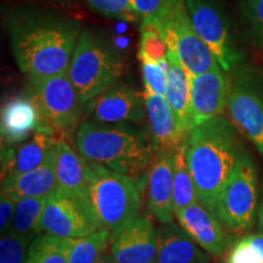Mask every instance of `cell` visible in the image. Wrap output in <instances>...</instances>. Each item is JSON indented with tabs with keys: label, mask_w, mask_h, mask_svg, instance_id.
<instances>
[{
	"label": "cell",
	"mask_w": 263,
	"mask_h": 263,
	"mask_svg": "<svg viewBox=\"0 0 263 263\" xmlns=\"http://www.w3.org/2000/svg\"><path fill=\"white\" fill-rule=\"evenodd\" d=\"M173 186L176 212L200 201L186 160L185 141L173 153Z\"/></svg>",
	"instance_id": "d4e9b609"
},
{
	"label": "cell",
	"mask_w": 263,
	"mask_h": 263,
	"mask_svg": "<svg viewBox=\"0 0 263 263\" xmlns=\"http://www.w3.org/2000/svg\"><path fill=\"white\" fill-rule=\"evenodd\" d=\"M85 110L90 121L99 123H138L146 118L144 94L124 83H117L91 99L85 104Z\"/></svg>",
	"instance_id": "8fae6325"
},
{
	"label": "cell",
	"mask_w": 263,
	"mask_h": 263,
	"mask_svg": "<svg viewBox=\"0 0 263 263\" xmlns=\"http://www.w3.org/2000/svg\"><path fill=\"white\" fill-rule=\"evenodd\" d=\"M159 252L156 263H211L210 256L178 223H166L157 229Z\"/></svg>",
	"instance_id": "ffe728a7"
},
{
	"label": "cell",
	"mask_w": 263,
	"mask_h": 263,
	"mask_svg": "<svg viewBox=\"0 0 263 263\" xmlns=\"http://www.w3.org/2000/svg\"><path fill=\"white\" fill-rule=\"evenodd\" d=\"M176 221L186 234L206 252L213 256H221L228 249L223 223L216 213L201 201H197L174 213Z\"/></svg>",
	"instance_id": "9a60e30c"
},
{
	"label": "cell",
	"mask_w": 263,
	"mask_h": 263,
	"mask_svg": "<svg viewBox=\"0 0 263 263\" xmlns=\"http://www.w3.org/2000/svg\"><path fill=\"white\" fill-rule=\"evenodd\" d=\"M140 66L145 87L144 90L164 95L167 84V66L147 60H140Z\"/></svg>",
	"instance_id": "1f68e13d"
},
{
	"label": "cell",
	"mask_w": 263,
	"mask_h": 263,
	"mask_svg": "<svg viewBox=\"0 0 263 263\" xmlns=\"http://www.w3.org/2000/svg\"><path fill=\"white\" fill-rule=\"evenodd\" d=\"M68 263H97L111 242V233L100 228L83 238H60Z\"/></svg>",
	"instance_id": "cb8c5ba5"
},
{
	"label": "cell",
	"mask_w": 263,
	"mask_h": 263,
	"mask_svg": "<svg viewBox=\"0 0 263 263\" xmlns=\"http://www.w3.org/2000/svg\"><path fill=\"white\" fill-rule=\"evenodd\" d=\"M159 27L162 29L170 50L176 52L190 76H199L221 68L215 55L194 28L185 0L176 3Z\"/></svg>",
	"instance_id": "52a82bcc"
},
{
	"label": "cell",
	"mask_w": 263,
	"mask_h": 263,
	"mask_svg": "<svg viewBox=\"0 0 263 263\" xmlns=\"http://www.w3.org/2000/svg\"><path fill=\"white\" fill-rule=\"evenodd\" d=\"M167 84L164 97L176 114L180 130L188 137L193 129L190 108V74L186 72L176 52L170 50L167 57Z\"/></svg>",
	"instance_id": "7402d4cb"
},
{
	"label": "cell",
	"mask_w": 263,
	"mask_h": 263,
	"mask_svg": "<svg viewBox=\"0 0 263 263\" xmlns=\"http://www.w3.org/2000/svg\"><path fill=\"white\" fill-rule=\"evenodd\" d=\"M138 183L129 176L87 161L90 206L99 224L111 235L140 217L143 199Z\"/></svg>",
	"instance_id": "277c9868"
},
{
	"label": "cell",
	"mask_w": 263,
	"mask_h": 263,
	"mask_svg": "<svg viewBox=\"0 0 263 263\" xmlns=\"http://www.w3.org/2000/svg\"><path fill=\"white\" fill-rule=\"evenodd\" d=\"M48 199L45 197H25L17 200L16 211L10 232L21 235H34L39 233V224Z\"/></svg>",
	"instance_id": "4316f807"
},
{
	"label": "cell",
	"mask_w": 263,
	"mask_h": 263,
	"mask_svg": "<svg viewBox=\"0 0 263 263\" xmlns=\"http://www.w3.org/2000/svg\"><path fill=\"white\" fill-rule=\"evenodd\" d=\"M43 118L34 98L15 97L3 105L2 139L8 145L24 143L43 129Z\"/></svg>",
	"instance_id": "ac0fdd59"
},
{
	"label": "cell",
	"mask_w": 263,
	"mask_h": 263,
	"mask_svg": "<svg viewBox=\"0 0 263 263\" xmlns=\"http://www.w3.org/2000/svg\"><path fill=\"white\" fill-rule=\"evenodd\" d=\"M168 51L170 48L162 29L154 22L143 20L140 28L139 50H138L139 60H147L168 66L167 62Z\"/></svg>",
	"instance_id": "484cf974"
},
{
	"label": "cell",
	"mask_w": 263,
	"mask_h": 263,
	"mask_svg": "<svg viewBox=\"0 0 263 263\" xmlns=\"http://www.w3.org/2000/svg\"><path fill=\"white\" fill-rule=\"evenodd\" d=\"M257 221H258L259 229H261V230H262V233H263V190H262V195H261V199H259V202H258V210H257Z\"/></svg>",
	"instance_id": "8d00e7d4"
},
{
	"label": "cell",
	"mask_w": 263,
	"mask_h": 263,
	"mask_svg": "<svg viewBox=\"0 0 263 263\" xmlns=\"http://www.w3.org/2000/svg\"><path fill=\"white\" fill-rule=\"evenodd\" d=\"M185 143L197 196L215 213L219 192L245 155L234 126L223 116L216 117L193 128Z\"/></svg>",
	"instance_id": "7a4b0ae2"
},
{
	"label": "cell",
	"mask_w": 263,
	"mask_h": 263,
	"mask_svg": "<svg viewBox=\"0 0 263 263\" xmlns=\"http://www.w3.org/2000/svg\"><path fill=\"white\" fill-rule=\"evenodd\" d=\"M159 234L149 217L136 221L111 235L110 254L117 263H156Z\"/></svg>",
	"instance_id": "7c38bea8"
},
{
	"label": "cell",
	"mask_w": 263,
	"mask_h": 263,
	"mask_svg": "<svg viewBox=\"0 0 263 263\" xmlns=\"http://www.w3.org/2000/svg\"><path fill=\"white\" fill-rule=\"evenodd\" d=\"M100 228L89 200L58 189L48 197L39 233L58 238H83Z\"/></svg>",
	"instance_id": "9c48e42d"
},
{
	"label": "cell",
	"mask_w": 263,
	"mask_h": 263,
	"mask_svg": "<svg viewBox=\"0 0 263 263\" xmlns=\"http://www.w3.org/2000/svg\"><path fill=\"white\" fill-rule=\"evenodd\" d=\"M230 122L263 154V100L248 88L230 87L227 101Z\"/></svg>",
	"instance_id": "2e32d148"
},
{
	"label": "cell",
	"mask_w": 263,
	"mask_h": 263,
	"mask_svg": "<svg viewBox=\"0 0 263 263\" xmlns=\"http://www.w3.org/2000/svg\"><path fill=\"white\" fill-rule=\"evenodd\" d=\"M57 141L52 137V130L43 128L17 147L8 151L5 164L3 167V179L10 176L31 172L42 167L54 151Z\"/></svg>",
	"instance_id": "d6986e66"
},
{
	"label": "cell",
	"mask_w": 263,
	"mask_h": 263,
	"mask_svg": "<svg viewBox=\"0 0 263 263\" xmlns=\"http://www.w3.org/2000/svg\"><path fill=\"white\" fill-rule=\"evenodd\" d=\"M54 161L59 189L89 200L87 188V161L80 153L72 149L67 141L58 140L54 149Z\"/></svg>",
	"instance_id": "603a6c76"
},
{
	"label": "cell",
	"mask_w": 263,
	"mask_h": 263,
	"mask_svg": "<svg viewBox=\"0 0 263 263\" xmlns=\"http://www.w3.org/2000/svg\"><path fill=\"white\" fill-rule=\"evenodd\" d=\"M190 21L215 55L222 71L229 72L241 60L233 44L228 22L213 0H185Z\"/></svg>",
	"instance_id": "30bf717a"
},
{
	"label": "cell",
	"mask_w": 263,
	"mask_h": 263,
	"mask_svg": "<svg viewBox=\"0 0 263 263\" xmlns=\"http://www.w3.org/2000/svg\"><path fill=\"white\" fill-rule=\"evenodd\" d=\"M67 72L85 105L120 82L126 72V64L114 44L90 29H84Z\"/></svg>",
	"instance_id": "5b68a950"
},
{
	"label": "cell",
	"mask_w": 263,
	"mask_h": 263,
	"mask_svg": "<svg viewBox=\"0 0 263 263\" xmlns=\"http://www.w3.org/2000/svg\"><path fill=\"white\" fill-rule=\"evenodd\" d=\"M226 263H263V257L245 236L230 249Z\"/></svg>",
	"instance_id": "836d02e7"
},
{
	"label": "cell",
	"mask_w": 263,
	"mask_h": 263,
	"mask_svg": "<svg viewBox=\"0 0 263 263\" xmlns=\"http://www.w3.org/2000/svg\"><path fill=\"white\" fill-rule=\"evenodd\" d=\"M87 3L95 12L110 18L130 22L140 17L130 0H87Z\"/></svg>",
	"instance_id": "f546056e"
},
{
	"label": "cell",
	"mask_w": 263,
	"mask_h": 263,
	"mask_svg": "<svg viewBox=\"0 0 263 263\" xmlns=\"http://www.w3.org/2000/svg\"><path fill=\"white\" fill-rule=\"evenodd\" d=\"M59 189L57 171H55L54 151L47 162L39 168L17 176L6 177L2 180V193L12 199L25 197H50Z\"/></svg>",
	"instance_id": "44dd1931"
},
{
	"label": "cell",
	"mask_w": 263,
	"mask_h": 263,
	"mask_svg": "<svg viewBox=\"0 0 263 263\" xmlns=\"http://www.w3.org/2000/svg\"><path fill=\"white\" fill-rule=\"evenodd\" d=\"M34 235L9 232L0 240V263H26Z\"/></svg>",
	"instance_id": "f1b7e54d"
},
{
	"label": "cell",
	"mask_w": 263,
	"mask_h": 263,
	"mask_svg": "<svg viewBox=\"0 0 263 263\" xmlns=\"http://www.w3.org/2000/svg\"><path fill=\"white\" fill-rule=\"evenodd\" d=\"M138 15L160 26L178 0H130Z\"/></svg>",
	"instance_id": "4dcf8cb0"
},
{
	"label": "cell",
	"mask_w": 263,
	"mask_h": 263,
	"mask_svg": "<svg viewBox=\"0 0 263 263\" xmlns=\"http://www.w3.org/2000/svg\"><path fill=\"white\" fill-rule=\"evenodd\" d=\"M241 9L252 38L263 45V0H242Z\"/></svg>",
	"instance_id": "d6a6232c"
},
{
	"label": "cell",
	"mask_w": 263,
	"mask_h": 263,
	"mask_svg": "<svg viewBox=\"0 0 263 263\" xmlns=\"http://www.w3.org/2000/svg\"><path fill=\"white\" fill-rule=\"evenodd\" d=\"M246 239L249 240L250 244L254 246V248L257 250V251L262 255V257H263V233H261V234L249 235V236H246Z\"/></svg>",
	"instance_id": "d590c367"
},
{
	"label": "cell",
	"mask_w": 263,
	"mask_h": 263,
	"mask_svg": "<svg viewBox=\"0 0 263 263\" xmlns=\"http://www.w3.org/2000/svg\"><path fill=\"white\" fill-rule=\"evenodd\" d=\"M257 210V172L245 154L219 192L215 213L229 229L241 233L254 224Z\"/></svg>",
	"instance_id": "8992f818"
},
{
	"label": "cell",
	"mask_w": 263,
	"mask_h": 263,
	"mask_svg": "<svg viewBox=\"0 0 263 263\" xmlns=\"http://www.w3.org/2000/svg\"><path fill=\"white\" fill-rule=\"evenodd\" d=\"M28 80L35 91L34 100L41 110L45 129L65 130L77 124L84 104L71 82L68 72Z\"/></svg>",
	"instance_id": "ba28073f"
},
{
	"label": "cell",
	"mask_w": 263,
	"mask_h": 263,
	"mask_svg": "<svg viewBox=\"0 0 263 263\" xmlns=\"http://www.w3.org/2000/svg\"><path fill=\"white\" fill-rule=\"evenodd\" d=\"M143 180L150 215L161 224L174 222L173 154L157 153Z\"/></svg>",
	"instance_id": "5bb4252c"
},
{
	"label": "cell",
	"mask_w": 263,
	"mask_h": 263,
	"mask_svg": "<svg viewBox=\"0 0 263 263\" xmlns=\"http://www.w3.org/2000/svg\"><path fill=\"white\" fill-rule=\"evenodd\" d=\"M229 89L222 68L199 76H190L193 128L222 116L227 108Z\"/></svg>",
	"instance_id": "4fadbf2b"
},
{
	"label": "cell",
	"mask_w": 263,
	"mask_h": 263,
	"mask_svg": "<svg viewBox=\"0 0 263 263\" xmlns=\"http://www.w3.org/2000/svg\"><path fill=\"white\" fill-rule=\"evenodd\" d=\"M80 34L74 22L47 16L18 20L10 28L15 60L28 78L67 72Z\"/></svg>",
	"instance_id": "6da1fadb"
},
{
	"label": "cell",
	"mask_w": 263,
	"mask_h": 263,
	"mask_svg": "<svg viewBox=\"0 0 263 263\" xmlns=\"http://www.w3.org/2000/svg\"><path fill=\"white\" fill-rule=\"evenodd\" d=\"M143 94L154 146L157 153L173 154L186 140V137L180 130L176 114L164 95L146 90Z\"/></svg>",
	"instance_id": "e0dca14e"
},
{
	"label": "cell",
	"mask_w": 263,
	"mask_h": 263,
	"mask_svg": "<svg viewBox=\"0 0 263 263\" xmlns=\"http://www.w3.org/2000/svg\"><path fill=\"white\" fill-rule=\"evenodd\" d=\"M16 205H17V200L12 199L8 194L2 193V196H0V232H2V235L9 233L12 228Z\"/></svg>",
	"instance_id": "e575fe53"
},
{
	"label": "cell",
	"mask_w": 263,
	"mask_h": 263,
	"mask_svg": "<svg viewBox=\"0 0 263 263\" xmlns=\"http://www.w3.org/2000/svg\"><path fill=\"white\" fill-rule=\"evenodd\" d=\"M26 263H68L60 238L38 234L33 239Z\"/></svg>",
	"instance_id": "83f0119b"
},
{
	"label": "cell",
	"mask_w": 263,
	"mask_h": 263,
	"mask_svg": "<svg viewBox=\"0 0 263 263\" xmlns=\"http://www.w3.org/2000/svg\"><path fill=\"white\" fill-rule=\"evenodd\" d=\"M97 263H117V262L115 261V258L112 257V255L107 254V252H104V254L101 255L100 257H99Z\"/></svg>",
	"instance_id": "74e56055"
},
{
	"label": "cell",
	"mask_w": 263,
	"mask_h": 263,
	"mask_svg": "<svg viewBox=\"0 0 263 263\" xmlns=\"http://www.w3.org/2000/svg\"><path fill=\"white\" fill-rule=\"evenodd\" d=\"M76 146L84 160L101 164L139 182L157 151L151 138L127 124L84 121L76 132Z\"/></svg>",
	"instance_id": "3957f363"
}]
</instances>
